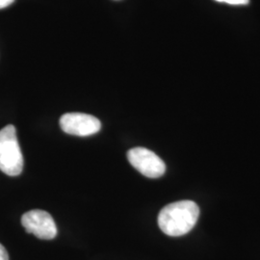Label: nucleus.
I'll use <instances>...</instances> for the list:
<instances>
[{
  "mask_svg": "<svg viewBox=\"0 0 260 260\" xmlns=\"http://www.w3.org/2000/svg\"><path fill=\"white\" fill-rule=\"evenodd\" d=\"M21 224L28 233L39 239L51 240L57 235V226L50 214L40 209L30 210L21 217Z\"/></svg>",
  "mask_w": 260,
  "mask_h": 260,
  "instance_id": "nucleus-4",
  "label": "nucleus"
},
{
  "mask_svg": "<svg viewBox=\"0 0 260 260\" xmlns=\"http://www.w3.org/2000/svg\"><path fill=\"white\" fill-rule=\"evenodd\" d=\"M0 260H9L8 252L1 244H0Z\"/></svg>",
  "mask_w": 260,
  "mask_h": 260,
  "instance_id": "nucleus-7",
  "label": "nucleus"
},
{
  "mask_svg": "<svg viewBox=\"0 0 260 260\" xmlns=\"http://www.w3.org/2000/svg\"><path fill=\"white\" fill-rule=\"evenodd\" d=\"M15 0H0V9L8 7Z\"/></svg>",
  "mask_w": 260,
  "mask_h": 260,
  "instance_id": "nucleus-8",
  "label": "nucleus"
},
{
  "mask_svg": "<svg viewBox=\"0 0 260 260\" xmlns=\"http://www.w3.org/2000/svg\"><path fill=\"white\" fill-rule=\"evenodd\" d=\"M62 130L75 136H90L98 133L102 128L99 119L84 113H67L60 119Z\"/></svg>",
  "mask_w": 260,
  "mask_h": 260,
  "instance_id": "nucleus-5",
  "label": "nucleus"
},
{
  "mask_svg": "<svg viewBox=\"0 0 260 260\" xmlns=\"http://www.w3.org/2000/svg\"><path fill=\"white\" fill-rule=\"evenodd\" d=\"M219 2H224L231 5H247L250 0H216Z\"/></svg>",
  "mask_w": 260,
  "mask_h": 260,
  "instance_id": "nucleus-6",
  "label": "nucleus"
},
{
  "mask_svg": "<svg viewBox=\"0 0 260 260\" xmlns=\"http://www.w3.org/2000/svg\"><path fill=\"white\" fill-rule=\"evenodd\" d=\"M199 216L200 208L195 202L179 201L162 208L158 215V225L169 236H182L195 226Z\"/></svg>",
  "mask_w": 260,
  "mask_h": 260,
  "instance_id": "nucleus-1",
  "label": "nucleus"
},
{
  "mask_svg": "<svg viewBox=\"0 0 260 260\" xmlns=\"http://www.w3.org/2000/svg\"><path fill=\"white\" fill-rule=\"evenodd\" d=\"M127 159L139 173L149 178L162 177L166 172L164 161L156 153L146 148L138 147L130 149Z\"/></svg>",
  "mask_w": 260,
  "mask_h": 260,
  "instance_id": "nucleus-3",
  "label": "nucleus"
},
{
  "mask_svg": "<svg viewBox=\"0 0 260 260\" xmlns=\"http://www.w3.org/2000/svg\"><path fill=\"white\" fill-rule=\"evenodd\" d=\"M23 170V156L19 148L16 127L12 124L0 130V171L17 177Z\"/></svg>",
  "mask_w": 260,
  "mask_h": 260,
  "instance_id": "nucleus-2",
  "label": "nucleus"
}]
</instances>
